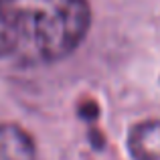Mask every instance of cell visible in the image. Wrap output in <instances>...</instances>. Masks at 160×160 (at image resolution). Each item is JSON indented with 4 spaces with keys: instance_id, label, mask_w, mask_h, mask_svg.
<instances>
[{
    "instance_id": "cell-2",
    "label": "cell",
    "mask_w": 160,
    "mask_h": 160,
    "mask_svg": "<svg viewBox=\"0 0 160 160\" xmlns=\"http://www.w3.org/2000/svg\"><path fill=\"white\" fill-rule=\"evenodd\" d=\"M0 160H39L31 132L20 124L0 122Z\"/></svg>"
},
{
    "instance_id": "cell-3",
    "label": "cell",
    "mask_w": 160,
    "mask_h": 160,
    "mask_svg": "<svg viewBox=\"0 0 160 160\" xmlns=\"http://www.w3.org/2000/svg\"><path fill=\"white\" fill-rule=\"evenodd\" d=\"M132 160H160V118L138 122L128 134Z\"/></svg>"
},
{
    "instance_id": "cell-1",
    "label": "cell",
    "mask_w": 160,
    "mask_h": 160,
    "mask_svg": "<svg viewBox=\"0 0 160 160\" xmlns=\"http://www.w3.org/2000/svg\"><path fill=\"white\" fill-rule=\"evenodd\" d=\"M89 28V0H0V61L59 63L81 47Z\"/></svg>"
}]
</instances>
